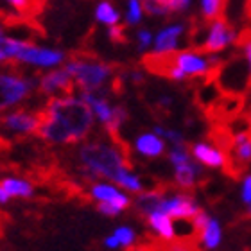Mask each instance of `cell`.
<instances>
[{
  "label": "cell",
  "mask_w": 251,
  "mask_h": 251,
  "mask_svg": "<svg viewBox=\"0 0 251 251\" xmlns=\"http://www.w3.org/2000/svg\"><path fill=\"white\" fill-rule=\"evenodd\" d=\"M77 171L90 183L111 181L131 196L146 190V183L131 169L124 146L117 136L100 135L81 142L75 151Z\"/></svg>",
  "instance_id": "1"
},
{
  "label": "cell",
  "mask_w": 251,
  "mask_h": 251,
  "mask_svg": "<svg viewBox=\"0 0 251 251\" xmlns=\"http://www.w3.org/2000/svg\"><path fill=\"white\" fill-rule=\"evenodd\" d=\"M95 129V117L79 94L50 97L42 110L38 136L50 146H79Z\"/></svg>",
  "instance_id": "2"
},
{
  "label": "cell",
  "mask_w": 251,
  "mask_h": 251,
  "mask_svg": "<svg viewBox=\"0 0 251 251\" xmlns=\"http://www.w3.org/2000/svg\"><path fill=\"white\" fill-rule=\"evenodd\" d=\"M65 68L74 79V86L77 92H100L110 90V83L115 77V70L111 65L100 59L88 56H74L68 58Z\"/></svg>",
  "instance_id": "3"
},
{
  "label": "cell",
  "mask_w": 251,
  "mask_h": 251,
  "mask_svg": "<svg viewBox=\"0 0 251 251\" xmlns=\"http://www.w3.org/2000/svg\"><path fill=\"white\" fill-rule=\"evenodd\" d=\"M38 92V77L7 65L0 67V117L16 110Z\"/></svg>",
  "instance_id": "4"
},
{
  "label": "cell",
  "mask_w": 251,
  "mask_h": 251,
  "mask_svg": "<svg viewBox=\"0 0 251 251\" xmlns=\"http://www.w3.org/2000/svg\"><path fill=\"white\" fill-rule=\"evenodd\" d=\"M239 40L237 31L226 18L219 16L203 25H198L190 32V45L206 54H219Z\"/></svg>",
  "instance_id": "5"
},
{
  "label": "cell",
  "mask_w": 251,
  "mask_h": 251,
  "mask_svg": "<svg viewBox=\"0 0 251 251\" xmlns=\"http://www.w3.org/2000/svg\"><path fill=\"white\" fill-rule=\"evenodd\" d=\"M81 99L90 106L94 113L95 122L102 126L104 133L119 138L122 126L127 122V110L122 104H115L110 99V90H100V92H77Z\"/></svg>",
  "instance_id": "6"
},
{
  "label": "cell",
  "mask_w": 251,
  "mask_h": 251,
  "mask_svg": "<svg viewBox=\"0 0 251 251\" xmlns=\"http://www.w3.org/2000/svg\"><path fill=\"white\" fill-rule=\"evenodd\" d=\"M88 198L95 203L97 212L104 217H110V219L121 217L133 204L131 194H127L124 188L111 183V181H94V183H90Z\"/></svg>",
  "instance_id": "7"
},
{
  "label": "cell",
  "mask_w": 251,
  "mask_h": 251,
  "mask_svg": "<svg viewBox=\"0 0 251 251\" xmlns=\"http://www.w3.org/2000/svg\"><path fill=\"white\" fill-rule=\"evenodd\" d=\"M214 79L221 86L223 94L246 95L248 90L251 88V79L250 67L242 52L231 56L230 59H225L223 65L217 68Z\"/></svg>",
  "instance_id": "8"
},
{
  "label": "cell",
  "mask_w": 251,
  "mask_h": 251,
  "mask_svg": "<svg viewBox=\"0 0 251 251\" xmlns=\"http://www.w3.org/2000/svg\"><path fill=\"white\" fill-rule=\"evenodd\" d=\"M67 52L61 49L56 47H47V45H36L32 42H24L22 49L18 50L15 63L22 65V67H29L34 70H52V68H59L67 63Z\"/></svg>",
  "instance_id": "9"
},
{
  "label": "cell",
  "mask_w": 251,
  "mask_h": 251,
  "mask_svg": "<svg viewBox=\"0 0 251 251\" xmlns=\"http://www.w3.org/2000/svg\"><path fill=\"white\" fill-rule=\"evenodd\" d=\"M42 126V111L31 108H16L0 117V129L13 136L38 135Z\"/></svg>",
  "instance_id": "10"
},
{
  "label": "cell",
  "mask_w": 251,
  "mask_h": 251,
  "mask_svg": "<svg viewBox=\"0 0 251 251\" xmlns=\"http://www.w3.org/2000/svg\"><path fill=\"white\" fill-rule=\"evenodd\" d=\"M201 210L199 203L196 201L192 194L188 190H178V192H169L165 190L160 199L158 206L152 212H165L171 215L174 221L176 219H194L198 212Z\"/></svg>",
  "instance_id": "11"
},
{
  "label": "cell",
  "mask_w": 251,
  "mask_h": 251,
  "mask_svg": "<svg viewBox=\"0 0 251 251\" xmlns=\"http://www.w3.org/2000/svg\"><path fill=\"white\" fill-rule=\"evenodd\" d=\"M187 34V24L183 22H171L154 34L151 54L152 56H171L178 52L181 47V38Z\"/></svg>",
  "instance_id": "12"
},
{
  "label": "cell",
  "mask_w": 251,
  "mask_h": 251,
  "mask_svg": "<svg viewBox=\"0 0 251 251\" xmlns=\"http://www.w3.org/2000/svg\"><path fill=\"white\" fill-rule=\"evenodd\" d=\"M74 86V79L72 75L68 74V70L65 68V65L59 68H52V70H47L43 72L40 77H38V92L43 95V97H58V95L70 94Z\"/></svg>",
  "instance_id": "13"
},
{
  "label": "cell",
  "mask_w": 251,
  "mask_h": 251,
  "mask_svg": "<svg viewBox=\"0 0 251 251\" xmlns=\"http://www.w3.org/2000/svg\"><path fill=\"white\" fill-rule=\"evenodd\" d=\"M36 187L31 179L22 176H4L0 179V206L11 203L13 199H32Z\"/></svg>",
  "instance_id": "14"
},
{
  "label": "cell",
  "mask_w": 251,
  "mask_h": 251,
  "mask_svg": "<svg viewBox=\"0 0 251 251\" xmlns=\"http://www.w3.org/2000/svg\"><path fill=\"white\" fill-rule=\"evenodd\" d=\"M133 151L136 156L146 160H156L167 152V142L154 131H142L133 138Z\"/></svg>",
  "instance_id": "15"
},
{
  "label": "cell",
  "mask_w": 251,
  "mask_h": 251,
  "mask_svg": "<svg viewBox=\"0 0 251 251\" xmlns=\"http://www.w3.org/2000/svg\"><path fill=\"white\" fill-rule=\"evenodd\" d=\"M203 178H204L203 165L198 160H194V156L188 158L187 162L178 163V165L173 167V181L179 190H188L190 192Z\"/></svg>",
  "instance_id": "16"
},
{
  "label": "cell",
  "mask_w": 251,
  "mask_h": 251,
  "mask_svg": "<svg viewBox=\"0 0 251 251\" xmlns=\"http://www.w3.org/2000/svg\"><path fill=\"white\" fill-rule=\"evenodd\" d=\"M190 154L194 156V160H198L203 167L208 169H223L226 167V152L217 147L215 144L210 142H194L188 146Z\"/></svg>",
  "instance_id": "17"
},
{
  "label": "cell",
  "mask_w": 251,
  "mask_h": 251,
  "mask_svg": "<svg viewBox=\"0 0 251 251\" xmlns=\"http://www.w3.org/2000/svg\"><path fill=\"white\" fill-rule=\"evenodd\" d=\"M241 111H244V95L223 94L208 113H212V117H215L219 122H231L241 115Z\"/></svg>",
  "instance_id": "18"
},
{
  "label": "cell",
  "mask_w": 251,
  "mask_h": 251,
  "mask_svg": "<svg viewBox=\"0 0 251 251\" xmlns=\"http://www.w3.org/2000/svg\"><path fill=\"white\" fill-rule=\"evenodd\" d=\"M136 231L133 226L129 225H119L115 230L108 233L102 239V246L110 251H119V250H131L136 246Z\"/></svg>",
  "instance_id": "19"
},
{
  "label": "cell",
  "mask_w": 251,
  "mask_h": 251,
  "mask_svg": "<svg viewBox=\"0 0 251 251\" xmlns=\"http://www.w3.org/2000/svg\"><path fill=\"white\" fill-rule=\"evenodd\" d=\"M146 223L149 230L162 239L163 242L174 241L176 239V231H174V219L165 212H151L146 215Z\"/></svg>",
  "instance_id": "20"
},
{
  "label": "cell",
  "mask_w": 251,
  "mask_h": 251,
  "mask_svg": "<svg viewBox=\"0 0 251 251\" xmlns=\"http://www.w3.org/2000/svg\"><path fill=\"white\" fill-rule=\"evenodd\" d=\"M198 241L203 250H206V251L217 250V248L221 246V242H223V228H221L219 221L210 215L208 221H206V225L199 230Z\"/></svg>",
  "instance_id": "21"
},
{
  "label": "cell",
  "mask_w": 251,
  "mask_h": 251,
  "mask_svg": "<svg viewBox=\"0 0 251 251\" xmlns=\"http://www.w3.org/2000/svg\"><path fill=\"white\" fill-rule=\"evenodd\" d=\"M223 97V90L221 86L217 84L214 77H206L203 79V84L198 88L196 92V100H198V104L203 108V110L210 111L217 104V100Z\"/></svg>",
  "instance_id": "22"
},
{
  "label": "cell",
  "mask_w": 251,
  "mask_h": 251,
  "mask_svg": "<svg viewBox=\"0 0 251 251\" xmlns=\"http://www.w3.org/2000/svg\"><path fill=\"white\" fill-rule=\"evenodd\" d=\"M94 18L99 25L106 27V29L113 25H121V22H122L121 11L117 9L110 0H99V2L95 4Z\"/></svg>",
  "instance_id": "23"
},
{
  "label": "cell",
  "mask_w": 251,
  "mask_h": 251,
  "mask_svg": "<svg viewBox=\"0 0 251 251\" xmlns=\"http://www.w3.org/2000/svg\"><path fill=\"white\" fill-rule=\"evenodd\" d=\"M24 42H25L24 38L9 36L5 31H0V67H4L7 63H15Z\"/></svg>",
  "instance_id": "24"
},
{
  "label": "cell",
  "mask_w": 251,
  "mask_h": 251,
  "mask_svg": "<svg viewBox=\"0 0 251 251\" xmlns=\"http://www.w3.org/2000/svg\"><path fill=\"white\" fill-rule=\"evenodd\" d=\"M146 9L142 0H126V11H124V22L127 27H138L144 22Z\"/></svg>",
  "instance_id": "25"
},
{
  "label": "cell",
  "mask_w": 251,
  "mask_h": 251,
  "mask_svg": "<svg viewBox=\"0 0 251 251\" xmlns=\"http://www.w3.org/2000/svg\"><path fill=\"white\" fill-rule=\"evenodd\" d=\"M228 0H199V13L204 22L215 20L223 16Z\"/></svg>",
  "instance_id": "26"
},
{
  "label": "cell",
  "mask_w": 251,
  "mask_h": 251,
  "mask_svg": "<svg viewBox=\"0 0 251 251\" xmlns=\"http://www.w3.org/2000/svg\"><path fill=\"white\" fill-rule=\"evenodd\" d=\"M144 2V9L146 15L154 16V18H167L171 16V9H169L167 0H142Z\"/></svg>",
  "instance_id": "27"
},
{
  "label": "cell",
  "mask_w": 251,
  "mask_h": 251,
  "mask_svg": "<svg viewBox=\"0 0 251 251\" xmlns=\"http://www.w3.org/2000/svg\"><path fill=\"white\" fill-rule=\"evenodd\" d=\"M135 43H136V50L138 52H147L152 49V43H154V32L147 27H138L135 32Z\"/></svg>",
  "instance_id": "28"
},
{
  "label": "cell",
  "mask_w": 251,
  "mask_h": 251,
  "mask_svg": "<svg viewBox=\"0 0 251 251\" xmlns=\"http://www.w3.org/2000/svg\"><path fill=\"white\" fill-rule=\"evenodd\" d=\"M152 131L160 135L169 146H176V144H185V135L181 131L173 129V127H165V126H152Z\"/></svg>",
  "instance_id": "29"
},
{
  "label": "cell",
  "mask_w": 251,
  "mask_h": 251,
  "mask_svg": "<svg viewBox=\"0 0 251 251\" xmlns=\"http://www.w3.org/2000/svg\"><path fill=\"white\" fill-rule=\"evenodd\" d=\"M160 251H201L194 241H179V239H174V241L163 242V246L160 248Z\"/></svg>",
  "instance_id": "30"
},
{
  "label": "cell",
  "mask_w": 251,
  "mask_h": 251,
  "mask_svg": "<svg viewBox=\"0 0 251 251\" xmlns=\"http://www.w3.org/2000/svg\"><path fill=\"white\" fill-rule=\"evenodd\" d=\"M239 47H241V52L244 56V59L248 61V67H250V79H251V32H244L239 40Z\"/></svg>",
  "instance_id": "31"
},
{
  "label": "cell",
  "mask_w": 251,
  "mask_h": 251,
  "mask_svg": "<svg viewBox=\"0 0 251 251\" xmlns=\"http://www.w3.org/2000/svg\"><path fill=\"white\" fill-rule=\"evenodd\" d=\"M169 2V9L173 15H181V13H187L192 5V0H167Z\"/></svg>",
  "instance_id": "32"
},
{
  "label": "cell",
  "mask_w": 251,
  "mask_h": 251,
  "mask_svg": "<svg viewBox=\"0 0 251 251\" xmlns=\"http://www.w3.org/2000/svg\"><path fill=\"white\" fill-rule=\"evenodd\" d=\"M7 7H11L13 11H18V13H27L31 9L32 0H4Z\"/></svg>",
  "instance_id": "33"
},
{
  "label": "cell",
  "mask_w": 251,
  "mask_h": 251,
  "mask_svg": "<svg viewBox=\"0 0 251 251\" xmlns=\"http://www.w3.org/2000/svg\"><path fill=\"white\" fill-rule=\"evenodd\" d=\"M241 198H242V203L248 204V206H250V204H251V174H248V176H244V179H242Z\"/></svg>",
  "instance_id": "34"
},
{
  "label": "cell",
  "mask_w": 251,
  "mask_h": 251,
  "mask_svg": "<svg viewBox=\"0 0 251 251\" xmlns=\"http://www.w3.org/2000/svg\"><path fill=\"white\" fill-rule=\"evenodd\" d=\"M108 38H110L111 42L115 43H121L126 40V32H124V27L122 25H113V27H108Z\"/></svg>",
  "instance_id": "35"
},
{
  "label": "cell",
  "mask_w": 251,
  "mask_h": 251,
  "mask_svg": "<svg viewBox=\"0 0 251 251\" xmlns=\"http://www.w3.org/2000/svg\"><path fill=\"white\" fill-rule=\"evenodd\" d=\"M126 75H127V79H129L133 84H140L142 81H144V74H142L140 70H129Z\"/></svg>",
  "instance_id": "36"
},
{
  "label": "cell",
  "mask_w": 251,
  "mask_h": 251,
  "mask_svg": "<svg viewBox=\"0 0 251 251\" xmlns=\"http://www.w3.org/2000/svg\"><path fill=\"white\" fill-rule=\"evenodd\" d=\"M158 104L163 106V108H169V106L173 104V97H171V95H162V97L158 99Z\"/></svg>",
  "instance_id": "37"
},
{
  "label": "cell",
  "mask_w": 251,
  "mask_h": 251,
  "mask_svg": "<svg viewBox=\"0 0 251 251\" xmlns=\"http://www.w3.org/2000/svg\"><path fill=\"white\" fill-rule=\"evenodd\" d=\"M127 251H151L149 248H144V246H135V248H131V250Z\"/></svg>",
  "instance_id": "38"
},
{
  "label": "cell",
  "mask_w": 251,
  "mask_h": 251,
  "mask_svg": "<svg viewBox=\"0 0 251 251\" xmlns=\"http://www.w3.org/2000/svg\"><path fill=\"white\" fill-rule=\"evenodd\" d=\"M248 217H250V219H251V204H250V206H248Z\"/></svg>",
  "instance_id": "39"
},
{
  "label": "cell",
  "mask_w": 251,
  "mask_h": 251,
  "mask_svg": "<svg viewBox=\"0 0 251 251\" xmlns=\"http://www.w3.org/2000/svg\"><path fill=\"white\" fill-rule=\"evenodd\" d=\"M246 251H251V248H250V250H246Z\"/></svg>",
  "instance_id": "40"
},
{
  "label": "cell",
  "mask_w": 251,
  "mask_h": 251,
  "mask_svg": "<svg viewBox=\"0 0 251 251\" xmlns=\"http://www.w3.org/2000/svg\"><path fill=\"white\" fill-rule=\"evenodd\" d=\"M0 131H2V129H0Z\"/></svg>",
  "instance_id": "41"
}]
</instances>
